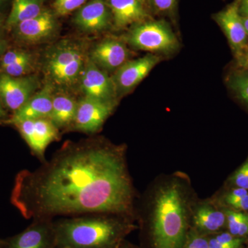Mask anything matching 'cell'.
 Masks as SVG:
<instances>
[{"label": "cell", "mask_w": 248, "mask_h": 248, "mask_svg": "<svg viewBox=\"0 0 248 248\" xmlns=\"http://www.w3.org/2000/svg\"><path fill=\"white\" fill-rule=\"evenodd\" d=\"M11 203L27 219L93 213L133 217L126 148L104 139L66 142L51 159L15 179Z\"/></svg>", "instance_id": "6da1fadb"}, {"label": "cell", "mask_w": 248, "mask_h": 248, "mask_svg": "<svg viewBox=\"0 0 248 248\" xmlns=\"http://www.w3.org/2000/svg\"><path fill=\"white\" fill-rule=\"evenodd\" d=\"M190 211L188 191L182 179L171 178L155 191L150 206L154 248H182Z\"/></svg>", "instance_id": "7a4b0ae2"}, {"label": "cell", "mask_w": 248, "mask_h": 248, "mask_svg": "<svg viewBox=\"0 0 248 248\" xmlns=\"http://www.w3.org/2000/svg\"><path fill=\"white\" fill-rule=\"evenodd\" d=\"M131 218L93 213L54 219L57 248H118L133 228Z\"/></svg>", "instance_id": "3957f363"}, {"label": "cell", "mask_w": 248, "mask_h": 248, "mask_svg": "<svg viewBox=\"0 0 248 248\" xmlns=\"http://www.w3.org/2000/svg\"><path fill=\"white\" fill-rule=\"evenodd\" d=\"M88 58L81 43L62 40L46 53L43 72L55 87L71 88L79 83Z\"/></svg>", "instance_id": "277c9868"}, {"label": "cell", "mask_w": 248, "mask_h": 248, "mask_svg": "<svg viewBox=\"0 0 248 248\" xmlns=\"http://www.w3.org/2000/svg\"><path fill=\"white\" fill-rule=\"evenodd\" d=\"M124 41L134 48L156 55L172 53L179 47L169 23L155 18L130 27Z\"/></svg>", "instance_id": "5b68a950"}, {"label": "cell", "mask_w": 248, "mask_h": 248, "mask_svg": "<svg viewBox=\"0 0 248 248\" xmlns=\"http://www.w3.org/2000/svg\"><path fill=\"white\" fill-rule=\"evenodd\" d=\"M32 154L41 162H45L47 147L60 140V130L48 118L23 121L14 124Z\"/></svg>", "instance_id": "8992f818"}, {"label": "cell", "mask_w": 248, "mask_h": 248, "mask_svg": "<svg viewBox=\"0 0 248 248\" xmlns=\"http://www.w3.org/2000/svg\"><path fill=\"white\" fill-rule=\"evenodd\" d=\"M213 19L221 28L236 60L248 48V35L239 10L237 0H233L224 9L213 15Z\"/></svg>", "instance_id": "52a82bcc"}, {"label": "cell", "mask_w": 248, "mask_h": 248, "mask_svg": "<svg viewBox=\"0 0 248 248\" xmlns=\"http://www.w3.org/2000/svg\"><path fill=\"white\" fill-rule=\"evenodd\" d=\"M116 105L92 98H81L78 101L74 122L68 130L89 135L97 133L115 110Z\"/></svg>", "instance_id": "ba28073f"}, {"label": "cell", "mask_w": 248, "mask_h": 248, "mask_svg": "<svg viewBox=\"0 0 248 248\" xmlns=\"http://www.w3.org/2000/svg\"><path fill=\"white\" fill-rule=\"evenodd\" d=\"M84 97L111 104H117V90L112 77L88 58L79 83Z\"/></svg>", "instance_id": "9c48e42d"}, {"label": "cell", "mask_w": 248, "mask_h": 248, "mask_svg": "<svg viewBox=\"0 0 248 248\" xmlns=\"http://www.w3.org/2000/svg\"><path fill=\"white\" fill-rule=\"evenodd\" d=\"M32 221L22 232L1 241L0 248H57L54 219Z\"/></svg>", "instance_id": "30bf717a"}, {"label": "cell", "mask_w": 248, "mask_h": 248, "mask_svg": "<svg viewBox=\"0 0 248 248\" xmlns=\"http://www.w3.org/2000/svg\"><path fill=\"white\" fill-rule=\"evenodd\" d=\"M59 23L54 11L45 9L39 16L19 23L11 29L16 40L23 43H41L58 33Z\"/></svg>", "instance_id": "8fae6325"}, {"label": "cell", "mask_w": 248, "mask_h": 248, "mask_svg": "<svg viewBox=\"0 0 248 248\" xmlns=\"http://www.w3.org/2000/svg\"><path fill=\"white\" fill-rule=\"evenodd\" d=\"M161 60L159 55L149 53L136 60H128L122 65L112 77L118 97L133 91Z\"/></svg>", "instance_id": "7c38bea8"}, {"label": "cell", "mask_w": 248, "mask_h": 248, "mask_svg": "<svg viewBox=\"0 0 248 248\" xmlns=\"http://www.w3.org/2000/svg\"><path fill=\"white\" fill-rule=\"evenodd\" d=\"M38 87L37 77H12L0 73V101L13 112L22 107Z\"/></svg>", "instance_id": "4fadbf2b"}, {"label": "cell", "mask_w": 248, "mask_h": 248, "mask_svg": "<svg viewBox=\"0 0 248 248\" xmlns=\"http://www.w3.org/2000/svg\"><path fill=\"white\" fill-rule=\"evenodd\" d=\"M73 22L83 32L94 33L112 27V17L107 0H90L76 11Z\"/></svg>", "instance_id": "5bb4252c"}, {"label": "cell", "mask_w": 248, "mask_h": 248, "mask_svg": "<svg viewBox=\"0 0 248 248\" xmlns=\"http://www.w3.org/2000/svg\"><path fill=\"white\" fill-rule=\"evenodd\" d=\"M112 17V27L117 30L155 18L146 0H107Z\"/></svg>", "instance_id": "9a60e30c"}, {"label": "cell", "mask_w": 248, "mask_h": 248, "mask_svg": "<svg viewBox=\"0 0 248 248\" xmlns=\"http://www.w3.org/2000/svg\"><path fill=\"white\" fill-rule=\"evenodd\" d=\"M130 53L124 41L107 38L97 44L89 58L104 71H116L128 62Z\"/></svg>", "instance_id": "2e32d148"}, {"label": "cell", "mask_w": 248, "mask_h": 248, "mask_svg": "<svg viewBox=\"0 0 248 248\" xmlns=\"http://www.w3.org/2000/svg\"><path fill=\"white\" fill-rule=\"evenodd\" d=\"M54 94L55 86L48 83L38 92H36L22 107L14 112L10 118L4 120V123L14 125L23 121L49 118Z\"/></svg>", "instance_id": "e0dca14e"}, {"label": "cell", "mask_w": 248, "mask_h": 248, "mask_svg": "<svg viewBox=\"0 0 248 248\" xmlns=\"http://www.w3.org/2000/svg\"><path fill=\"white\" fill-rule=\"evenodd\" d=\"M78 101L66 94H54L49 120L60 130L71 128L76 117Z\"/></svg>", "instance_id": "ac0fdd59"}, {"label": "cell", "mask_w": 248, "mask_h": 248, "mask_svg": "<svg viewBox=\"0 0 248 248\" xmlns=\"http://www.w3.org/2000/svg\"><path fill=\"white\" fill-rule=\"evenodd\" d=\"M193 221L201 231L214 232L226 226V215L224 208L213 203H203L196 208Z\"/></svg>", "instance_id": "d6986e66"}, {"label": "cell", "mask_w": 248, "mask_h": 248, "mask_svg": "<svg viewBox=\"0 0 248 248\" xmlns=\"http://www.w3.org/2000/svg\"><path fill=\"white\" fill-rule=\"evenodd\" d=\"M45 0H12L6 20V29L11 30L19 23L39 16L45 10Z\"/></svg>", "instance_id": "ffe728a7"}, {"label": "cell", "mask_w": 248, "mask_h": 248, "mask_svg": "<svg viewBox=\"0 0 248 248\" xmlns=\"http://www.w3.org/2000/svg\"><path fill=\"white\" fill-rule=\"evenodd\" d=\"M227 86L239 102L248 109V71L240 68L228 76Z\"/></svg>", "instance_id": "44dd1931"}, {"label": "cell", "mask_w": 248, "mask_h": 248, "mask_svg": "<svg viewBox=\"0 0 248 248\" xmlns=\"http://www.w3.org/2000/svg\"><path fill=\"white\" fill-rule=\"evenodd\" d=\"M225 209L228 232L239 238L248 236V212H239Z\"/></svg>", "instance_id": "7402d4cb"}, {"label": "cell", "mask_w": 248, "mask_h": 248, "mask_svg": "<svg viewBox=\"0 0 248 248\" xmlns=\"http://www.w3.org/2000/svg\"><path fill=\"white\" fill-rule=\"evenodd\" d=\"M147 3L153 17L159 16L175 20L178 0H147Z\"/></svg>", "instance_id": "603a6c76"}, {"label": "cell", "mask_w": 248, "mask_h": 248, "mask_svg": "<svg viewBox=\"0 0 248 248\" xmlns=\"http://www.w3.org/2000/svg\"><path fill=\"white\" fill-rule=\"evenodd\" d=\"M35 66V58L33 56L26 59L14 64L9 65L0 71V73L12 77H24L29 76Z\"/></svg>", "instance_id": "cb8c5ba5"}, {"label": "cell", "mask_w": 248, "mask_h": 248, "mask_svg": "<svg viewBox=\"0 0 248 248\" xmlns=\"http://www.w3.org/2000/svg\"><path fill=\"white\" fill-rule=\"evenodd\" d=\"M90 0H54V13L57 16H66L78 11Z\"/></svg>", "instance_id": "d4e9b609"}, {"label": "cell", "mask_w": 248, "mask_h": 248, "mask_svg": "<svg viewBox=\"0 0 248 248\" xmlns=\"http://www.w3.org/2000/svg\"><path fill=\"white\" fill-rule=\"evenodd\" d=\"M33 56L32 53L21 49L7 50L0 58V71L9 65Z\"/></svg>", "instance_id": "484cf974"}, {"label": "cell", "mask_w": 248, "mask_h": 248, "mask_svg": "<svg viewBox=\"0 0 248 248\" xmlns=\"http://www.w3.org/2000/svg\"><path fill=\"white\" fill-rule=\"evenodd\" d=\"M229 182L232 187H240L248 190V156L244 164L232 175Z\"/></svg>", "instance_id": "4316f807"}, {"label": "cell", "mask_w": 248, "mask_h": 248, "mask_svg": "<svg viewBox=\"0 0 248 248\" xmlns=\"http://www.w3.org/2000/svg\"><path fill=\"white\" fill-rule=\"evenodd\" d=\"M215 239L228 248H241L244 238L236 237L229 232H223L215 236Z\"/></svg>", "instance_id": "83f0119b"}, {"label": "cell", "mask_w": 248, "mask_h": 248, "mask_svg": "<svg viewBox=\"0 0 248 248\" xmlns=\"http://www.w3.org/2000/svg\"><path fill=\"white\" fill-rule=\"evenodd\" d=\"M247 195H248V190L246 189L231 187V190L227 192L223 197V204L224 205V208H228L232 203L237 202Z\"/></svg>", "instance_id": "f1b7e54d"}, {"label": "cell", "mask_w": 248, "mask_h": 248, "mask_svg": "<svg viewBox=\"0 0 248 248\" xmlns=\"http://www.w3.org/2000/svg\"><path fill=\"white\" fill-rule=\"evenodd\" d=\"M227 209L235 211L248 212V195L245 196L237 202L232 203Z\"/></svg>", "instance_id": "f546056e"}, {"label": "cell", "mask_w": 248, "mask_h": 248, "mask_svg": "<svg viewBox=\"0 0 248 248\" xmlns=\"http://www.w3.org/2000/svg\"><path fill=\"white\" fill-rule=\"evenodd\" d=\"M186 248H209L208 240L202 236H196L191 239Z\"/></svg>", "instance_id": "4dcf8cb0"}, {"label": "cell", "mask_w": 248, "mask_h": 248, "mask_svg": "<svg viewBox=\"0 0 248 248\" xmlns=\"http://www.w3.org/2000/svg\"><path fill=\"white\" fill-rule=\"evenodd\" d=\"M239 68L248 71V48L239 59L236 60Z\"/></svg>", "instance_id": "1f68e13d"}, {"label": "cell", "mask_w": 248, "mask_h": 248, "mask_svg": "<svg viewBox=\"0 0 248 248\" xmlns=\"http://www.w3.org/2000/svg\"><path fill=\"white\" fill-rule=\"evenodd\" d=\"M240 14L242 17H248V0H237Z\"/></svg>", "instance_id": "d6a6232c"}, {"label": "cell", "mask_w": 248, "mask_h": 248, "mask_svg": "<svg viewBox=\"0 0 248 248\" xmlns=\"http://www.w3.org/2000/svg\"><path fill=\"white\" fill-rule=\"evenodd\" d=\"M208 248H228L225 246L224 245L221 244L215 238H213L210 240H208Z\"/></svg>", "instance_id": "836d02e7"}, {"label": "cell", "mask_w": 248, "mask_h": 248, "mask_svg": "<svg viewBox=\"0 0 248 248\" xmlns=\"http://www.w3.org/2000/svg\"><path fill=\"white\" fill-rule=\"evenodd\" d=\"M8 47H9V43L7 41L0 38V58L8 50Z\"/></svg>", "instance_id": "e575fe53"}, {"label": "cell", "mask_w": 248, "mask_h": 248, "mask_svg": "<svg viewBox=\"0 0 248 248\" xmlns=\"http://www.w3.org/2000/svg\"><path fill=\"white\" fill-rule=\"evenodd\" d=\"M6 17H5L4 15L1 13V11H0V32L4 28L6 29Z\"/></svg>", "instance_id": "d590c367"}, {"label": "cell", "mask_w": 248, "mask_h": 248, "mask_svg": "<svg viewBox=\"0 0 248 248\" xmlns=\"http://www.w3.org/2000/svg\"><path fill=\"white\" fill-rule=\"evenodd\" d=\"M6 117H7V114H6V110H4L2 103L0 101V119H4Z\"/></svg>", "instance_id": "8d00e7d4"}, {"label": "cell", "mask_w": 248, "mask_h": 248, "mask_svg": "<svg viewBox=\"0 0 248 248\" xmlns=\"http://www.w3.org/2000/svg\"><path fill=\"white\" fill-rule=\"evenodd\" d=\"M243 22H244V24L245 26V28H246V32H247V34L248 35V17H242Z\"/></svg>", "instance_id": "74e56055"}, {"label": "cell", "mask_w": 248, "mask_h": 248, "mask_svg": "<svg viewBox=\"0 0 248 248\" xmlns=\"http://www.w3.org/2000/svg\"><path fill=\"white\" fill-rule=\"evenodd\" d=\"M7 1V0H0V8Z\"/></svg>", "instance_id": "f35d334b"}, {"label": "cell", "mask_w": 248, "mask_h": 248, "mask_svg": "<svg viewBox=\"0 0 248 248\" xmlns=\"http://www.w3.org/2000/svg\"><path fill=\"white\" fill-rule=\"evenodd\" d=\"M118 248H129V247H128V246H125V245H122V244H121L120 246H119Z\"/></svg>", "instance_id": "ab89813d"}, {"label": "cell", "mask_w": 248, "mask_h": 248, "mask_svg": "<svg viewBox=\"0 0 248 248\" xmlns=\"http://www.w3.org/2000/svg\"><path fill=\"white\" fill-rule=\"evenodd\" d=\"M1 240H0V246H1Z\"/></svg>", "instance_id": "60d3db41"}, {"label": "cell", "mask_w": 248, "mask_h": 248, "mask_svg": "<svg viewBox=\"0 0 248 248\" xmlns=\"http://www.w3.org/2000/svg\"><path fill=\"white\" fill-rule=\"evenodd\" d=\"M146 1H147V0H146Z\"/></svg>", "instance_id": "b9f144b4"}]
</instances>
